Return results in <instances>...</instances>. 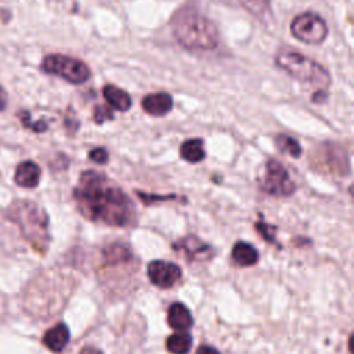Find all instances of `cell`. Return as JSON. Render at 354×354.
Wrapping results in <instances>:
<instances>
[{
    "label": "cell",
    "instance_id": "6da1fadb",
    "mask_svg": "<svg viewBox=\"0 0 354 354\" xmlns=\"http://www.w3.org/2000/svg\"><path fill=\"white\" fill-rule=\"evenodd\" d=\"M72 196L79 212L91 221L126 227L136 220V207L131 199L100 171L84 170Z\"/></svg>",
    "mask_w": 354,
    "mask_h": 354
},
{
    "label": "cell",
    "instance_id": "7a4b0ae2",
    "mask_svg": "<svg viewBox=\"0 0 354 354\" xmlns=\"http://www.w3.org/2000/svg\"><path fill=\"white\" fill-rule=\"evenodd\" d=\"M171 30L177 43L191 51H212L218 44L216 25L194 8H181L171 19Z\"/></svg>",
    "mask_w": 354,
    "mask_h": 354
},
{
    "label": "cell",
    "instance_id": "3957f363",
    "mask_svg": "<svg viewBox=\"0 0 354 354\" xmlns=\"http://www.w3.org/2000/svg\"><path fill=\"white\" fill-rule=\"evenodd\" d=\"M4 214L19 227L24 238L39 253L47 252L51 236L48 231V216L43 207L35 202L18 199L6 209Z\"/></svg>",
    "mask_w": 354,
    "mask_h": 354
},
{
    "label": "cell",
    "instance_id": "277c9868",
    "mask_svg": "<svg viewBox=\"0 0 354 354\" xmlns=\"http://www.w3.org/2000/svg\"><path fill=\"white\" fill-rule=\"evenodd\" d=\"M275 64L289 76L314 86L326 88L330 86L329 72L317 61L293 48H281L275 55Z\"/></svg>",
    "mask_w": 354,
    "mask_h": 354
},
{
    "label": "cell",
    "instance_id": "5b68a950",
    "mask_svg": "<svg viewBox=\"0 0 354 354\" xmlns=\"http://www.w3.org/2000/svg\"><path fill=\"white\" fill-rule=\"evenodd\" d=\"M310 167L322 174L344 177L350 171V160L346 149L333 141L315 145L308 153Z\"/></svg>",
    "mask_w": 354,
    "mask_h": 354
},
{
    "label": "cell",
    "instance_id": "8992f818",
    "mask_svg": "<svg viewBox=\"0 0 354 354\" xmlns=\"http://www.w3.org/2000/svg\"><path fill=\"white\" fill-rule=\"evenodd\" d=\"M41 71L55 75L71 84H83L90 77V68L80 59L64 55L50 54L41 61Z\"/></svg>",
    "mask_w": 354,
    "mask_h": 354
},
{
    "label": "cell",
    "instance_id": "52a82bcc",
    "mask_svg": "<svg viewBox=\"0 0 354 354\" xmlns=\"http://www.w3.org/2000/svg\"><path fill=\"white\" fill-rule=\"evenodd\" d=\"M290 33L306 44H321L328 36V26L318 14L301 12L292 19Z\"/></svg>",
    "mask_w": 354,
    "mask_h": 354
},
{
    "label": "cell",
    "instance_id": "ba28073f",
    "mask_svg": "<svg viewBox=\"0 0 354 354\" xmlns=\"http://www.w3.org/2000/svg\"><path fill=\"white\" fill-rule=\"evenodd\" d=\"M260 188L272 196H290L295 192L296 185L285 166L272 158L266 163V173L260 180Z\"/></svg>",
    "mask_w": 354,
    "mask_h": 354
},
{
    "label": "cell",
    "instance_id": "9c48e42d",
    "mask_svg": "<svg viewBox=\"0 0 354 354\" xmlns=\"http://www.w3.org/2000/svg\"><path fill=\"white\" fill-rule=\"evenodd\" d=\"M147 274L149 281L162 289H169L181 279V268L176 263L165 260L151 261L147 267Z\"/></svg>",
    "mask_w": 354,
    "mask_h": 354
},
{
    "label": "cell",
    "instance_id": "30bf717a",
    "mask_svg": "<svg viewBox=\"0 0 354 354\" xmlns=\"http://www.w3.org/2000/svg\"><path fill=\"white\" fill-rule=\"evenodd\" d=\"M174 250L181 252L189 261H207L213 257L214 250L210 245L202 242L194 235L184 236L173 243Z\"/></svg>",
    "mask_w": 354,
    "mask_h": 354
},
{
    "label": "cell",
    "instance_id": "8fae6325",
    "mask_svg": "<svg viewBox=\"0 0 354 354\" xmlns=\"http://www.w3.org/2000/svg\"><path fill=\"white\" fill-rule=\"evenodd\" d=\"M142 109L152 116H165L173 108V98L169 93H152L142 98L141 101Z\"/></svg>",
    "mask_w": 354,
    "mask_h": 354
},
{
    "label": "cell",
    "instance_id": "7c38bea8",
    "mask_svg": "<svg viewBox=\"0 0 354 354\" xmlns=\"http://www.w3.org/2000/svg\"><path fill=\"white\" fill-rule=\"evenodd\" d=\"M40 176L41 170L37 163H35L33 160H24L17 166L14 180L19 187L35 188L40 181Z\"/></svg>",
    "mask_w": 354,
    "mask_h": 354
},
{
    "label": "cell",
    "instance_id": "4fadbf2b",
    "mask_svg": "<svg viewBox=\"0 0 354 354\" xmlns=\"http://www.w3.org/2000/svg\"><path fill=\"white\" fill-rule=\"evenodd\" d=\"M167 324L176 332H187L192 324V315L183 303H173L167 310Z\"/></svg>",
    "mask_w": 354,
    "mask_h": 354
},
{
    "label": "cell",
    "instance_id": "5bb4252c",
    "mask_svg": "<svg viewBox=\"0 0 354 354\" xmlns=\"http://www.w3.org/2000/svg\"><path fill=\"white\" fill-rule=\"evenodd\" d=\"M68 342H69V328L64 322L54 325L53 328L47 329V332L43 335V344L54 353L62 351L68 344Z\"/></svg>",
    "mask_w": 354,
    "mask_h": 354
},
{
    "label": "cell",
    "instance_id": "9a60e30c",
    "mask_svg": "<svg viewBox=\"0 0 354 354\" xmlns=\"http://www.w3.org/2000/svg\"><path fill=\"white\" fill-rule=\"evenodd\" d=\"M104 98L106 100L108 105L113 109H118L120 112H126L131 108V97L122 88L113 86V84H106L102 88Z\"/></svg>",
    "mask_w": 354,
    "mask_h": 354
},
{
    "label": "cell",
    "instance_id": "2e32d148",
    "mask_svg": "<svg viewBox=\"0 0 354 354\" xmlns=\"http://www.w3.org/2000/svg\"><path fill=\"white\" fill-rule=\"evenodd\" d=\"M231 256H232V260L241 267L253 266L259 260V253H257L256 248L243 241H239L232 246Z\"/></svg>",
    "mask_w": 354,
    "mask_h": 354
},
{
    "label": "cell",
    "instance_id": "e0dca14e",
    "mask_svg": "<svg viewBox=\"0 0 354 354\" xmlns=\"http://www.w3.org/2000/svg\"><path fill=\"white\" fill-rule=\"evenodd\" d=\"M180 156L188 163H199L205 159L203 141L201 138L185 140L180 147Z\"/></svg>",
    "mask_w": 354,
    "mask_h": 354
},
{
    "label": "cell",
    "instance_id": "ac0fdd59",
    "mask_svg": "<svg viewBox=\"0 0 354 354\" xmlns=\"http://www.w3.org/2000/svg\"><path fill=\"white\" fill-rule=\"evenodd\" d=\"M191 346L192 337L188 332H176L166 339V348L171 354H187Z\"/></svg>",
    "mask_w": 354,
    "mask_h": 354
},
{
    "label": "cell",
    "instance_id": "d6986e66",
    "mask_svg": "<svg viewBox=\"0 0 354 354\" xmlns=\"http://www.w3.org/2000/svg\"><path fill=\"white\" fill-rule=\"evenodd\" d=\"M133 253L129 249V246L123 243H112L104 249V259L109 264H119V263H126L131 260Z\"/></svg>",
    "mask_w": 354,
    "mask_h": 354
},
{
    "label": "cell",
    "instance_id": "ffe728a7",
    "mask_svg": "<svg viewBox=\"0 0 354 354\" xmlns=\"http://www.w3.org/2000/svg\"><path fill=\"white\" fill-rule=\"evenodd\" d=\"M274 142L281 152L293 158L301 156V147L296 138L286 134H277L274 138Z\"/></svg>",
    "mask_w": 354,
    "mask_h": 354
},
{
    "label": "cell",
    "instance_id": "44dd1931",
    "mask_svg": "<svg viewBox=\"0 0 354 354\" xmlns=\"http://www.w3.org/2000/svg\"><path fill=\"white\" fill-rule=\"evenodd\" d=\"M18 118L21 119L24 127L30 129V130L35 131V133H41V131H46V130H47V123H46V122H43V120L30 122V120H29V112H28V111H21V112H18Z\"/></svg>",
    "mask_w": 354,
    "mask_h": 354
},
{
    "label": "cell",
    "instance_id": "7402d4cb",
    "mask_svg": "<svg viewBox=\"0 0 354 354\" xmlns=\"http://www.w3.org/2000/svg\"><path fill=\"white\" fill-rule=\"evenodd\" d=\"M113 112L109 105H97L94 108V122L97 124H102L105 120H112Z\"/></svg>",
    "mask_w": 354,
    "mask_h": 354
},
{
    "label": "cell",
    "instance_id": "603a6c76",
    "mask_svg": "<svg viewBox=\"0 0 354 354\" xmlns=\"http://www.w3.org/2000/svg\"><path fill=\"white\" fill-rule=\"evenodd\" d=\"M257 232L267 241V242H271V243H275V227L274 225H270L264 221H257L254 224Z\"/></svg>",
    "mask_w": 354,
    "mask_h": 354
},
{
    "label": "cell",
    "instance_id": "cb8c5ba5",
    "mask_svg": "<svg viewBox=\"0 0 354 354\" xmlns=\"http://www.w3.org/2000/svg\"><path fill=\"white\" fill-rule=\"evenodd\" d=\"M241 1L254 15H261L270 4V0H241Z\"/></svg>",
    "mask_w": 354,
    "mask_h": 354
},
{
    "label": "cell",
    "instance_id": "d4e9b609",
    "mask_svg": "<svg viewBox=\"0 0 354 354\" xmlns=\"http://www.w3.org/2000/svg\"><path fill=\"white\" fill-rule=\"evenodd\" d=\"M88 158H90L93 162H95V163L104 165V163L108 162L109 155H108V151H106L105 148L97 147V148H94V149H91V151L88 152Z\"/></svg>",
    "mask_w": 354,
    "mask_h": 354
},
{
    "label": "cell",
    "instance_id": "484cf974",
    "mask_svg": "<svg viewBox=\"0 0 354 354\" xmlns=\"http://www.w3.org/2000/svg\"><path fill=\"white\" fill-rule=\"evenodd\" d=\"M137 195L147 205L152 203L153 201H169V199H174L176 198V195H152V194H145V192H141V191H137Z\"/></svg>",
    "mask_w": 354,
    "mask_h": 354
},
{
    "label": "cell",
    "instance_id": "4316f807",
    "mask_svg": "<svg viewBox=\"0 0 354 354\" xmlns=\"http://www.w3.org/2000/svg\"><path fill=\"white\" fill-rule=\"evenodd\" d=\"M326 97H328V93H326L324 88H319V90H317V91L313 94L311 101L315 102V104H322V102L326 100Z\"/></svg>",
    "mask_w": 354,
    "mask_h": 354
},
{
    "label": "cell",
    "instance_id": "83f0119b",
    "mask_svg": "<svg viewBox=\"0 0 354 354\" xmlns=\"http://www.w3.org/2000/svg\"><path fill=\"white\" fill-rule=\"evenodd\" d=\"M195 354H221L217 348L212 347V346H207V344H201L198 348H196V353Z\"/></svg>",
    "mask_w": 354,
    "mask_h": 354
},
{
    "label": "cell",
    "instance_id": "f1b7e54d",
    "mask_svg": "<svg viewBox=\"0 0 354 354\" xmlns=\"http://www.w3.org/2000/svg\"><path fill=\"white\" fill-rule=\"evenodd\" d=\"M6 104H7V95H6V91L3 90V87H0V111H3L6 108Z\"/></svg>",
    "mask_w": 354,
    "mask_h": 354
},
{
    "label": "cell",
    "instance_id": "f546056e",
    "mask_svg": "<svg viewBox=\"0 0 354 354\" xmlns=\"http://www.w3.org/2000/svg\"><path fill=\"white\" fill-rule=\"evenodd\" d=\"M65 126L69 129L71 126H73V129L76 130V129H79V122L76 120V119H71L69 116L68 118H65Z\"/></svg>",
    "mask_w": 354,
    "mask_h": 354
},
{
    "label": "cell",
    "instance_id": "4dcf8cb0",
    "mask_svg": "<svg viewBox=\"0 0 354 354\" xmlns=\"http://www.w3.org/2000/svg\"><path fill=\"white\" fill-rule=\"evenodd\" d=\"M80 354H102V353L98 348H95V347H84L80 351Z\"/></svg>",
    "mask_w": 354,
    "mask_h": 354
},
{
    "label": "cell",
    "instance_id": "1f68e13d",
    "mask_svg": "<svg viewBox=\"0 0 354 354\" xmlns=\"http://www.w3.org/2000/svg\"><path fill=\"white\" fill-rule=\"evenodd\" d=\"M348 350L351 354H354V333L348 337Z\"/></svg>",
    "mask_w": 354,
    "mask_h": 354
},
{
    "label": "cell",
    "instance_id": "d6a6232c",
    "mask_svg": "<svg viewBox=\"0 0 354 354\" xmlns=\"http://www.w3.org/2000/svg\"><path fill=\"white\" fill-rule=\"evenodd\" d=\"M348 194L354 198V184H351V185L348 187Z\"/></svg>",
    "mask_w": 354,
    "mask_h": 354
}]
</instances>
